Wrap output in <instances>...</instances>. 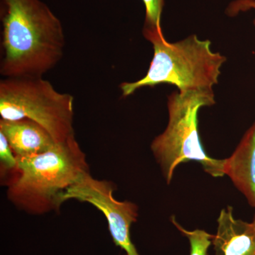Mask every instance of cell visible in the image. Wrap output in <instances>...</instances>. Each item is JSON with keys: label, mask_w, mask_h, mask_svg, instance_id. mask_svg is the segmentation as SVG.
Listing matches in <instances>:
<instances>
[{"label": "cell", "mask_w": 255, "mask_h": 255, "mask_svg": "<svg viewBox=\"0 0 255 255\" xmlns=\"http://www.w3.org/2000/svg\"><path fill=\"white\" fill-rule=\"evenodd\" d=\"M145 8L143 36L155 33H163L161 26V17L163 11L164 0H142Z\"/></svg>", "instance_id": "cell-11"}, {"label": "cell", "mask_w": 255, "mask_h": 255, "mask_svg": "<svg viewBox=\"0 0 255 255\" xmlns=\"http://www.w3.org/2000/svg\"><path fill=\"white\" fill-rule=\"evenodd\" d=\"M171 221L173 223L174 226L189 240V244H190L189 255H208L210 246L212 244L214 236L206 232L204 230L196 229L194 231H188L177 222L174 216L171 217Z\"/></svg>", "instance_id": "cell-10"}, {"label": "cell", "mask_w": 255, "mask_h": 255, "mask_svg": "<svg viewBox=\"0 0 255 255\" xmlns=\"http://www.w3.org/2000/svg\"><path fill=\"white\" fill-rule=\"evenodd\" d=\"M4 78L43 77L63 57L59 18L41 0H0Z\"/></svg>", "instance_id": "cell-1"}, {"label": "cell", "mask_w": 255, "mask_h": 255, "mask_svg": "<svg viewBox=\"0 0 255 255\" xmlns=\"http://www.w3.org/2000/svg\"><path fill=\"white\" fill-rule=\"evenodd\" d=\"M17 166V159L9 142L3 133L0 132V167L1 177L4 178L12 172Z\"/></svg>", "instance_id": "cell-12"}, {"label": "cell", "mask_w": 255, "mask_h": 255, "mask_svg": "<svg viewBox=\"0 0 255 255\" xmlns=\"http://www.w3.org/2000/svg\"><path fill=\"white\" fill-rule=\"evenodd\" d=\"M145 38L153 46V58L145 77L121 84L124 97L142 87L161 84L174 85L179 92L214 91L226 58L211 50L209 40H201L193 34L170 43L163 33H152Z\"/></svg>", "instance_id": "cell-3"}, {"label": "cell", "mask_w": 255, "mask_h": 255, "mask_svg": "<svg viewBox=\"0 0 255 255\" xmlns=\"http://www.w3.org/2000/svg\"><path fill=\"white\" fill-rule=\"evenodd\" d=\"M0 132L6 137L16 157L43 153L56 143L44 128L29 119H0Z\"/></svg>", "instance_id": "cell-8"}, {"label": "cell", "mask_w": 255, "mask_h": 255, "mask_svg": "<svg viewBox=\"0 0 255 255\" xmlns=\"http://www.w3.org/2000/svg\"><path fill=\"white\" fill-rule=\"evenodd\" d=\"M16 159V168L3 179V184L9 201L32 215L58 211L63 193L90 172L75 135L43 153Z\"/></svg>", "instance_id": "cell-2"}, {"label": "cell", "mask_w": 255, "mask_h": 255, "mask_svg": "<svg viewBox=\"0 0 255 255\" xmlns=\"http://www.w3.org/2000/svg\"><path fill=\"white\" fill-rule=\"evenodd\" d=\"M251 9H254L255 11V0H236L230 4L228 11H229V14L236 15L240 11ZM254 24L255 26V18Z\"/></svg>", "instance_id": "cell-13"}, {"label": "cell", "mask_w": 255, "mask_h": 255, "mask_svg": "<svg viewBox=\"0 0 255 255\" xmlns=\"http://www.w3.org/2000/svg\"><path fill=\"white\" fill-rule=\"evenodd\" d=\"M115 190L113 182L96 179L88 172L63 193L60 203L78 200L92 204L105 216L114 244L127 255H140L130 238V228L138 217V206L131 201L116 199Z\"/></svg>", "instance_id": "cell-6"}, {"label": "cell", "mask_w": 255, "mask_h": 255, "mask_svg": "<svg viewBox=\"0 0 255 255\" xmlns=\"http://www.w3.org/2000/svg\"><path fill=\"white\" fill-rule=\"evenodd\" d=\"M215 103L214 91H179L167 97L168 123L150 145L167 184L172 181L178 166L189 161H197L212 177L226 175V159L213 158L206 153L198 128L199 110Z\"/></svg>", "instance_id": "cell-4"}, {"label": "cell", "mask_w": 255, "mask_h": 255, "mask_svg": "<svg viewBox=\"0 0 255 255\" xmlns=\"http://www.w3.org/2000/svg\"><path fill=\"white\" fill-rule=\"evenodd\" d=\"M212 239L215 255H255V224L233 216L231 206L221 210Z\"/></svg>", "instance_id": "cell-7"}, {"label": "cell", "mask_w": 255, "mask_h": 255, "mask_svg": "<svg viewBox=\"0 0 255 255\" xmlns=\"http://www.w3.org/2000/svg\"><path fill=\"white\" fill-rule=\"evenodd\" d=\"M74 97L57 91L42 77L4 78L0 81L1 119H29L49 132L56 142L75 135Z\"/></svg>", "instance_id": "cell-5"}, {"label": "cell", "mask_w": 255, "mask_h": 255, "mask_svg": "<svg viewBox=\"0 0 255 255\" xmlns=\"http://www.w3.org/2000/svg\"><path fill=\"white\" fill-rule=\"evenodd\" d=\"M253 223H255V217H254V219H253Z\"/></svg>", "instance_id": "cell-14"}, {"label": "cell", "mask_w": 255, "mask_h": 255, "mask_svg": "<svg viewBox=\"0 0 255 255\" xmlns=\"http://www.w3.org/2000/svg\"><path fill=\"white\" fill-rule=\"evenodd\" d=\"M225 174L245 196L248 204L255 208V122L232 155L226 159Z\"/></svg>", "instance_id": "cell-9"}]
</instances>
